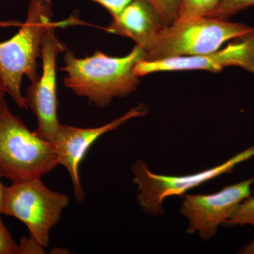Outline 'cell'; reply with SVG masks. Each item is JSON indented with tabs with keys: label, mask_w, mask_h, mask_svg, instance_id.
<instances>
[{
	"label": "cell",
	"mask_w": 254,
	"mask_h": 254,
	"mask_svg": "<svg viewBox=\"0 0 254 254\" xmlns=\"http://www.w3.org/2000/svg\"><path fill=\"white\" fill-rule=\"evenodd\" d=\"M145 59L138 46L126 56L116 58L95 51L92 56L78 58L73 52H64L66 73L64 83L78 96L84 97L99 108L108 107L115 98H125L136 91L139 77L134 73L137 63Z\"/></svg>",
	"instance_id": "cell-1"
},
{
	"label": "cell",
	"mask_w": 254,
	"mask_h": 254,
	"mask_svg": "<svg viewBox=\"0 0 254 254\" xmlns=\"http://www.w3.org/2000/svg\"><path fill=\"white\" fill-rule=\"evenodd\" d=\"M50 0H30L27 17L19 31L0 43V80L6 93L19 108L28 110L21 93L23 77L38 81L37 60L41 58L42 43L47 28L53 22Z\"/></svg>",
	"instance_id": "cell-2"
},
{
	"label": "cell",
	"mask_w": 254,
	"mask_h": 254,
	"mask_svg": "<svg viewBox=\"0 0 254 254\" xmlns=\"http://www.w3.org/2000/svg\"><path fill=\"white\" fill-rule=\"evenodd\" d=\"M54 143L31 131L5 100L0 106V175L15 183L41 178L58 166Z\"/></svg>",
	"instance_id": "cell-3"
},
{
	"label": "cell",
	"mask_w": 254,
	"mask_h": 254,
	"mask_svg": "<svg viewBox=\"0 0 254 254\" xmlns=\"http://www.w3.org/2000/svg\"><path fill=\"white\" fill-rule=\"evenodd\" d=\"M254 28L245 23L210 17L175 21L160 31L145 60L207 54L220 49L227 42L250 33Z\"/></svg>",
	"instance_id": "cell-4"
},
{
	"label": "cell",
	"mask_w": 254,
	"mask_h": 254,
	"mask_svg": "<svg viewBox=\"0 0 254 254\" xmlns=\"http://www.w3.org/2000/svg\"><path fill=\"white\" fill-rule=\"evenodd\" d=\"M68 205L67 195L50 190L41 178L33 179L6 187L2 214L22 222L32 240L46 248L50 231Z\"/></svg>",
	"instance_id": "cell-5"
},
{
	"label": "cell",
	"mask_w": 254,
	"mask_h": 254,
	"mask_svg": "<svg viewBox=\"0 0 254 254\" xmlns=\"http://www.w3.org/2000/svg\"><path fill=\"white\" fill-rule=\"evenodd\" d=\"M78 23L77 18L73 16L60 22H53L47 28L42 43L41 75L38 81L31 83L24 95L27 109L31 110L37 118V133L53 143L61 127L58 115L57 58L67 49L57 36L56 29Z\"/></svg>",
	"instance_id": "cell-6"
},
{
	"label": "cell",
	"mask_w": 254,
	"mask_h": 254,
	"mask_svg": "<svg viewBox=\"0 0 254 254\" xmlns=\"http://www.w3.org/2000/svg\"><path fill=\"white\" fill-rule=\"evenodd\" d=\"M254 156V145L241 152L225 163L185 176H168L152 173L143 160L132 165L133 182L138 186V203L146 213L160 215L163 214V203L173 195H185L187 191L224 174L230 173L237 165Z\"/></svg>",
	"instance_id": "cell-7"
},
{
	"label": "cell",
	"mask_w": 254,
	"mask_h": 254,
	"mask_svg": "<svg viewBox=\"0 0 254 254\" xmlns=\"http://www.w3.org/2000/svg\"><path fill=\"white\" fill-rule=\"evenodd\" d=\"M227 66H238L254 73V28L225 48L207 54L178 57L160 60H142L134 67L138 77L166 71L202 70L218 73Z\"/></svg>",
	"instance_id": "cell-8"
},
{
	"label": "cell",
	"mask_w": 254,
	"mask_h": 254,
	"mask_svg": "<svg viewBox=\"0 0 254 254\" xmlns=\"http://www.w3.org/2000/svg\"><path fill=\"white\" fill-rule=\"evenodd\" d=\"M254 183L252 177L213 194L185 195L180 213L190 222L187 233L198 231L205 240L211 238L219 225L226 223L237 206L250 196Z\"/></svg>",
	"instance_id": "cell-9"
},
{
	"label": "cell",
	"mask_w": 254,
	"mask_h": 254,
	"mask_svg": "<svg viewBox=\"0 0 254 254\" xmlns=\"http://www.w3.org/2000/svg\"><path fill=\"white\" fill-rule=\"evenodd\" d=\"M148 113V106L139 104L103 126L81 128L61 125L53 143L58 165H63L67 170L72 183L73 194L78 202L81 203L85 198L80 178V165L92 145L105 133L116 129L128 120L144 117Z\"/></svg>",
	"instance_id": "cell-10"
},
{
	"label": "cell",
	"mask_w": 254,
	"mask_h": 254,
	"mask_svg": "<svg viewBox=\"0 0 254 254\" xmlns=\"http://www.w3.org/2000/svg\"><path fill=\"white\" fill-rule=\"evenodd\" d=\"M165 26L158 11L149 1L133 0L118 16L113 18L105 30L130 38L146 55Z\"/></svg>",
	"instance_id": "cell-11"
},
{
	"label": "cell",
	"mask_w": 254,
	"mask_h": 254,
	"mask_svg": "<svg viewBox=\"0 0 254 254\" xmlns=\"http://www.w3.org/2000/svg\"><path fill=\"white\" fill-rule=\"evenodd\" d=\"M222 0H180L176 21L206 17L218 7Z\"/></svg>",
	"instance_id": "cell-12"
},
{
	"label": "cell",
	"mask_w": 254,
	"mask_h": 254,
	"mask_svg": "<svg viewBox=\"0 0 254 254\" xmlns=\"http://www.w3.org/2000/svg\"><path fill=\"white\" fill-rule=\"evenodd\" d=\"M252 6H254V0H222L218 7L206 17L228 20Z\"/></svg>",
	"instance_id": "cell-13"
},
{
	"label": "cell",
	"mask_w": 254,
	"mask_h": 254,
	"mask_svg": "<svg viewBox=\"0 0 254 254\" xmlns=\"http://www.w3.org/2000/svg\"><path fill=\"white\" fill-rule=\"evenodd\" d=\"M228 225H251L254 227V197L249 196L237 206L226 222Z\"/></svg>",
	"instance_id": "cell-14"
},
{
	"label": "cell",
	"mask_w": 254,
	"mask_h": 254,
	"mask_svg": "<svg viewBox=\"0 0 254 254\" xmlns=\"http://www.w3.org/2000/svg\"><path fill=\"white\" fill-rule=\"evenodd\" d=\"M158 11L165 26H170L178 17L180 0H147Z\"/></svg>",
	"instance_id": "cell-15"
},
{
	"label": "cell",
	"mask_w": 254,
	"mask_h": 254,
	"mask_svg": "<svg viewBox=\"0 0 254 254\" xmlns=\"http://www.w3.org/2000/svg\"><path fill=\"white\" fill-rule=\"evenodd\" d=\"M0 254H21L20 246L15 242L0 215Z\"/></svg>",
	"instance_id": "cell-16"
},
{
	"label": "cell",
	"mask_w": 254,
	"mask_h": 254,
	"mask_svg": "<svg viewBox=\"0 0 254 254\" xmlns=\"http://www.w3.org/2000/svg\"><path fill=\"white\" fill-rule=\"evenodd\" d=\"M101 5L108 12L112 17H116L125 7L131 3L133 0H91Z\"/></svg>",
	"instance_id": "cell-17"
},
{
	"label": "cell",
	"mask_w": 254,
	"mask_h": 254,
	"mask_svg": "<svg viewBox=\"0 0 254 254\" xmlns=\"http://www.w3.org/2000/svg\"><path fill=\"white\" fill-rule=\"evenodd\" d=\"M1 175H0V215L2 214L3 205H4L5 190L6 187L3 185L1 182Z\"/></svg>",
	"instance_id": "cell-18"
},
{
	"label": "cell",
	"mask_w": 254,
	"mask_h": 254,
	"mask_svg": "<svg viewBox=\"0 0 254 254\" xmlns=\"http://www.w3.org/2000/svg\"><path fill=\"white\" fill-rule=\"evenodd\" d=\"M240 254H254V240L243 247L240 251Z\"/></svg>",
	"instance_id": "cell-19"
},
{
	"label": "cell",
	"mask_w": 254,
	"mask_h": 254,
	"mask_svg": "<svg viewBox=\"0 0 254 254\" xmlns=\"http://www.w3.org/2000/svg\"><path fill=\"white\" fill-rule=\"evenodd\" d=\"M22 23L16 21H0V27H8V26H21Z\"/></svg>",
	"instance_id": "cell-20"
},
{
	"label": "cell",
	"mask_w": 254,
	"mask_h": 254,
	"mask_svg": "<svg viewBox=\"0 0 254 254\" xmlns=\"http://www.w3.org/2000/svg\"><path fill=\"white\" fill-rule=\"evenodd\" d=\"M6 92L5 90L4 85H3L2 82L0 80V106H1V103L4 100V95L6 94Z\"/></svg>",
	"instance_id": "cell-21"
}]
</instances>
